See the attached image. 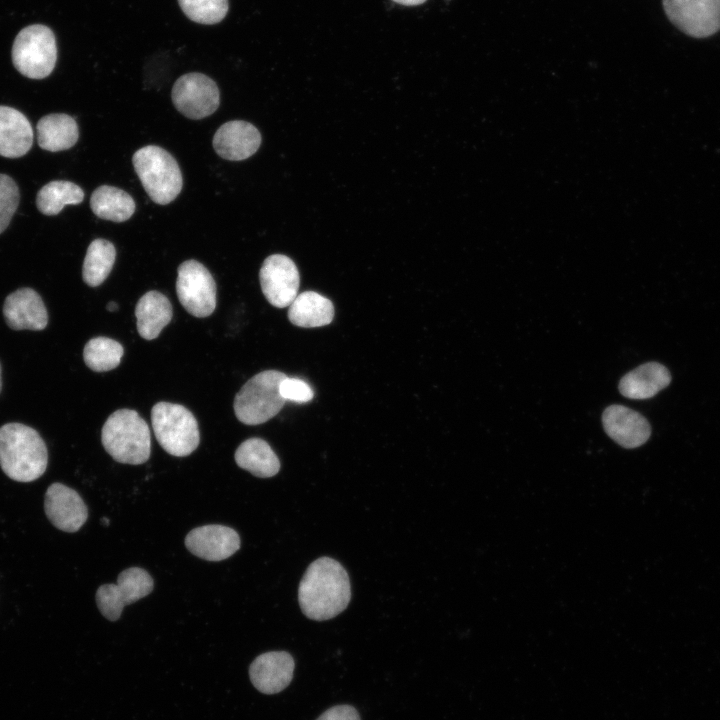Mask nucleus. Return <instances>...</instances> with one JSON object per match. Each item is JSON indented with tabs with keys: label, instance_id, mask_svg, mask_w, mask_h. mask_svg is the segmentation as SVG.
Listing matches in <instances>:
<instances>
[{
	"label": "nucleus",
	"instance_id": "nucleus-1",
	"mask_svg": "<svg viewBox=\"0 0 720 720\" xmlns=\"http://www.w3.org/2000/svg\"><path fill=\"white\" fill-rule=\"evenodd\" d=\"M351 599L348 574L336 560L321 557L312 562L298 588V600L309 619H331L346 609Z\"/></svg>",
	"mask_w": 720,
	"mask_h": 720
},
{
	"label": "nucleus",
	"instance_id": "nucleus-2",
	"mask_svg": "<svg viewBox=\"0 0 720 720\" xmlns=\"http://www.w3.org/2000/svg\"><path fill=\"white\" fill-rule=\"evenodd\" d=\"M47 464L46 444L35 429L16 422L0 427V467L10 479L32 482Z\"/></svg>",
	"mask_w": 720,
	"mask_h": 720
},
{
	"label": "nucleus",
	"instance_id": "nucleus-3",
	"mask_svg": "<svg viewBox=\"0 0 720 720\" xmlns=\"http://www.w3.org/2000/svg\"><path fill=\"white\" fill-rule=\"evenodd\" d=\"M101 441L106 452L119 463L139 465L150 457L149 426L134 410L112 413L102 427Z\"/></svg>",
	"mask_w": 720,
	"mask_h": 720
},
{
	"label": "nucleus",
	"instance_id": "nucleus-4",
	"mask_svg": "<svg viewBox=\"0 0 720 720\" xmlns=\"http://www.w3.org/2000/svg\"><path fill=\"white\" fill-rule=\"evenodd\" d=\"M133 166L150 199L160 205L172 202L181 192L182 173L175 158L165 149L148 145L132 157Z\"/></svg>",
	"mask_w": 720,
	"mask_h": 720
},
{
	"label": "nucleus",
	"instance_id": "nucleus-5",
	"mask_svg": "<svg viewBox=\"0 0 720 720\" xmlns=\"http://www.w3.org/2000/svg\"><path fill=\"white\" fill-rule=\"evenodd\" d=\"M286 377L280 371L266 370L249 379L234 399L237 419L246 425H258L276 416L285 403L280 384Z\"/></svg>",
	"mask_w": 720,
	"mask_h": 720
},
{
	"label": "nucleus",
	"instance_id": "nucleus-6",
	"mask_svg": "<svg viewBox=\"0 0 720 720\" xmlns=\"http://www.w3.org/2000/svg\"><path fill=\"white\" fill-rule=\"evenodd\" d=\"M151 421L158 443L170 455L188 456L198 447V423L186 407L158 402L152 407Z\"/></svg>",
	"mask_w": 720,
	"mask_h": 720
},
{
	"label": "nucleus",
	"instance_id": "nucleus-7",
	"mask_svg": "<svg viewBox=\"0 0 720 720\" xmlns=\"http://www.w3.org/2000/svg\"><path fill=\"white\" fill-rule=\"evenodd\" d=\"M15 68L31 79H42L53 71L57 60L56 39L50 28L31 25L19 32L12 48Z\"/></svg>",
	"mask_w": 720,
	"mask_h": 720
},
{
	"label": "nucleus",
	"instance_id": "nucleus-8",
	"mask_svg": "<svg viewBox=\"0 0 720 720\" xmlns=\"http://www.w3.org/2000/svg\"><path fill=\"white\" fill-rule=\"evenodd\" d=\"M176 293L185 310L199 318L216 308V284L208 269L196 260L182 262L177 270Z\"/></svg>",
	"mask_w": 720,
	"mask_h": 720
},
{
	"label": "nucleus",
	"instance_id": "nucleus-9",
	"mask_svg": "<svg viewBox=\"0 0 720 720\" xmlns=\"http://www.w3.org/2000/svg\"><path fill=\"white\" fill-rule=\"evenodd\" d=\"M152 590L150 574L142 568L130 567L119 574L116 584L101 585L95 598L101 614L110 621H116L126 605L147 596Z\"/></svg>",
	"mask_w": 720,
	"mask_h": 720
},
{
	"label": "nucleus",
	"instance_id": "nucleus-10",
	"mask_svg": "<svg viewBox=\"0 0 720 720\" xmlns=\"http://www.w3.org/2000/svg\"><path fill=\"white\" fill-rule=\"evenodd\" d=\"M171 97L175 108L185 117L194 120L213 114L220 102L216 83L198 72L179 77L173 85Z\"/></svg>",
	"mask_w": 720,
	"mask_h": 720
},
{
	"label": "nucleus",
	"instance_id": "nucleus-11",
	"mask_svg": "<svg viewBox=\"0 0 720 720\" xmlns=\"http://www.w3.org/2000/svg\"><path fill=\"white\" fill-rule=\"evenodd\" d=\"M670 22L694 38H706L720 30V0H662Z\"/></svg>",
	"mask_w": 720,
	"mask_h": 720
},
{
	"label": "nucleus",
	"instance_id": "nucleus-12",
	"mask_svg": "<svg viewBox=\"0 0 720 720\" xmlns=\"http://www.w3.org/2000/svg\"><path fill=\"white\" fill-rule=\"evenodd\" d=\"M259 279L267 301L278 308L290 306L297 296L300 277L295 263L288 256H268L260 269Z\"/></svg>",
	"mask_w": 720,
	"mask_h": 720
},
{
	"label": "nucleus",
	"instance_id": "nucleus-13",
	"mask_svg": "<svg viewBox=\"0 0 720 720\" xmlns=\"http://www.w3.org/2000/svg\"><path fill=\"white\" fill-rule=\"evenodd\" d=\"M44 510L48 520L59 530L78 531L88 518V509L80 495L72 488L51 484L45 493Z\"/></svg>",
	"mask_w": 720,
	"mask_h": 720
},
{
	"label": "nucleus",
	"instance_id": "nucleus-14",
	"mask_svg": "<svg viewBox=\"0 0 720 720\" xmlns=\"http://www.w3.org/2000/svg\"><path fill=\"white\" fill-rule=\"evenodd\" d=\"M186 548L208 561H221L240 548L238 533L227 526L210 524L191 530L185 538Z\"/></svg>",
	"mask_w": 720,
	"mask_h": 720
},
{
	"label": "nucleus",
	"instance_id": "nucleus-15",
	"mask_svg": "<svg viewBox=\"0 0 720 720\" xmlns=\"http://www.w3.org/2000/svg\"><path fill=\"white\" fill-rule=\"evenodd\" d=\"M295 662L286 651H270L256 657L249 668L254 687L264 694L284 690L293 678Z\"/></svg>",
	"mask_w": 720,
	"mask_h": 720
},
{
	"label": "nucleus",
	"instance_id": "nucleus-16",
	"mask_svg": "<svg viewBox=\"0 0 720 720\" xmlns=\"http://www.w3.org/2000/svg\"><path fill=\"white\" fill-rule=\"evenodd\" d=\"M607 435L624 448H636L650 437L651 427L647 419L628 407L611 405L602 415Z\"/></svg>",
	"mask_w": 720,
	"mask_h": 720
},
{
	"label": "nucleus",
	"instance_id": "nucleus-17",
	"mask_svg": "<svg viewBox=\"0 0 720 720\" xmlns=\"http://www.w3.org/2000/svg\"><path fill=\"white\" fill-rule=\"evenodd\" d=\"M3 314L13 330H43L48 314L40 295L31 288H20L9 294L4 302Z\"/></svg>",
	"mask_w": 720,
	"mask_h": 720
},
{
	"label": "nucleus",
	"instance_id": "nucleus-18",
	"mask_svg": "<svg viewBox=\"0 0 720 720\" xmlns=\"http://www.w3.org/2000/svg\"><path fill=\"white\" fill-rule=\"evenodd\" d=\"M260 144L259 130L243 120L224 123L213 137V147L216 153L230 161L247 159L258 150Z\"/></svg>",
	"mask_w": 720,
	"mask_h": 720
},
{
	"label": "nucleus",
	"instance_id": "nucleus-19",
	"mask_svg": "<svg viewBox=\"0 0 720 720\" xmlns=\"http://www.w3.org/2000/svg\"><path fill=\"white\" fill-rule=\"evenodd\" d=\"M670 382L671 375L665 366L658 362H648L625 374L618 388L626 398L643 400L655 396Z\"/></svg>",
	"mask_w": 720,
	"mask_h": 720
},
{
	"label": "nucleus",
	"instance_id": "nucleus-20",
	"mask_svg": "<svg viewBox=\"0 0 720 720\" xmlns=\"http://www.w3.org/2000/svg\"><path fill=\"white\" fill-rule=\"evenodd\" d=\"M33 143V130L20 111L0 106V155L18 158L25 155Z\"/></svg>",
	"mask_w": 720,
	"mask_h": 720
},
{
	"label": "nucleus",
	"instance_id": "nucleus-21",
	"mask_svg": "<svg viewBox=\"0 0 720 720\" xmlns=\"http://www.w3.org/2000/svg\"><path fill=\"white\" fill-rule=\"evenodd\" d=\"M172 315V305L164 294L158 291L145 293L135 307L139 335L146 340L157 338L170 323Z\"/></svg>",
	"mask_w": 720,
	"mask_h": 720
},
{
	"label": "nucleus",
	"instance_id": "nucleus-22",
	"mask_svg": "<svg viewBox=\"0 0 720 720\" xmlns=\"http://www.w3.org/2000/svg\"><path fill=\"white\" fill-rule=\"evenodd\" d=\"M38 145L47 151L67 150L75 145L79 137L78 125L74 118L63 113L42 117L37 123Z\"/></svg>",
	"mask_w": 720,
	"mask_h": 720
},
{
	"label": "nucleus",
	"instance_id": "nucleus-23",
	"mask_svg": "<svg viewBox=\"0 0 720 720\" xmlns=\"http://www.w3.org/2000/svg\"><path fill=\"white\" fill-rule=\"evenodd\" d=\"M333 317L332 302L314 291H305L297 295L288 310L290 322L304 328L328 325L332 322Z\"/></svg>",
	"mask_w": 720,
	"mask_h": 720
},
{
	"label": "nucleus",
	"instance_id": "nucleus-24",
	"mask_svg": "<svg viewBox=\"0 0 720 720\" xmlns=\"http://www.w3.org/2000/svg\"><path fill=\"white\" fill-rule=\"evenodd\" d=\"M237 465L259 478L276 475L280 461L270 445L263 439L250 438L242 442L235 452Z\"/></svg>",
	"mask_w": 720,
	"mask_h": 720
},
{
	"label": "nucleus",
	"instance_id": "nucleus-25",
	"mask_svg": "<svg viewBox=\"0 0 720 720\" xmlns=\"http://www.w3.org/2000/svg\"><path fill=\"white\" fill-rule=\"evenodd\" d=\"M90 206L93 213L104 220L124 222L135 212L133 198L124 190L109 186H99L91 195Z\"/></svg>",
	"mask_w": 720,
	"mask_h": 720
},
{
	"label": "nucleus",
	"instance_id": "nucleus-26",
	"mask_svg": "<svg viewBox=\"0 0 720 720\" xmlns=\"http://www.w3.org/2000/svg\"><path fill=\"white\" fill-rule=\"evenodd\" d=\"M116 257L114 245L105 239L93 240L87 248L82 267L84 282L96 287L102 284L110 274Z\"/></svg>",
	"mask_w": 720,
	"mask_h": 720
},
{
	"label": "nucleus",
	"instance_id": "nucleus-27",
	"mask_svg": "<svg viewBox=\"0 0 720 720\" xmlns=\"http://www.w3.org/2000/svg\"><path fill=\"white\" fill-rule=\"evenodd\" d=\"M83 190L73 182L56 180L44 185L36 197L38 210L44 215H57L68 204H80Z\"/></svg>",
	"mask_w": 720,
	"mask_h": 720
},
{
	"label": "nucleus",
	"instance_id": "nucleus-28",
	"mask_svg": "<svg viewBox=\"0 0 720 720\" xmlns=\"http://www.w3.org/2000/svg\"><path fill=\"white\" fill-rule=\"evenodd\" d=\"M122 345L107 337L89 340L83 350L85 364L95 372H106L116 368L123 356Z\"/></svg>",
	"mask_w": 720,
	"mask_h": 720
},
{
	"label": "nucleus",
	"instance_id": "nucleus-29",
	"mask_svg": "<svg viewBox=\"0 0 720 720\" xmlns=\"http://www.w3.org/2000/svg\"><path fill=\"white\" fill-rule=\"evenodd\" d=\"M184 14L200 24H216L228 12V0H178Z\"/></svg>",
	"mask_w": 720,
	"mask_h": 720
},
{
	"label": "nucleus",
	"instance_id": "nucleus-30",
	"mask_svg": "<svg viewBox=\"0 0 720 720\" xmlns=\"http://www.w3.org/2000/svg\"><path fill=\"white\" fill-rule=\"evenodd\" d=\"M19 189L8 175L0 174V234L8 227L19 204Z\"/></svg>",
	"mask_w": 720,
	"mask_h": 720
},
{
	"label": "nucleus",
	"instance_id": "nucleus-31",
	"mask_svg": "<svg viewBox=\"0 0 720 720\" xmlns=\"http://www.w3.org/2000/svg\"><path fill=\"white\" fill-rule=\"evenodd\" d=\"M280 393L285 401L306 403L312 400L314 392L303 380L286 377L280 384Z\"/></svg>",
	"mask_w": 720,
	"mask_h": 720
},
{
	"label": "nucleus",
	"instance_id": "nucleus-32",
	"mask_svg": "<svg viewBox=\"0 0 720 720\" xmlns=\"http://www.w3.org/2000/svg\"><path fill=\"white\" fill-rule=\"evenodd\" d=\"M317 720H360V716L353 706L344 704L329 708Z\"/></svg>",
	"mask_w": 720,
	"mask_h": 720
},
{
	"label": "nucleus",
	"instance_id": "nucleus-33",
	"mask_svg": "<svg viewBox=\"0 0 720 720\" xmlns=\"http://www.w3.org/2000/svg\"><path fill=\"white\" fill-rule=\"evenodd\" d=\"M395 3L405 6H416L425 3L427 0H392Z\"/></svg>",
	"mask_w": 720,
	"mask_h": 720
},
{
	"label": "nucleus",
	"instance_id": "nucleus-34",
	"mask_svg": "<svg viewBox=\"0 0 720 720\" xmlns=\"http://www.w3.org/2000/svg\"><path fill=\"white\" fill-rule=\"evenodd\" d=\"M107 310L110 312H114L118 309V304L114 301H111L107 304Z\"/></svg>",
	"mask_w": 720,
	"mask_h": 720
},
{
	"label": "nucleus",
	"instance_id": "nucleus-35",
	"mask_svg": "<svg viewBox=\"0 0 720 720\" xmlns=\"http://www.w3.org/2000/svg\"><path fill=\"white\" fill-rule=\"evenodd\" d=\"M102 523L105 524V525H108V524H109V521H108L107 518H102Z\"/></svg>",
	"mask_w": 720,
	"mask_h": 720
},
{
	"label": "nucleus",
	"instance_id": "nucleus-36",
	"mask_svg": "<svg viewBox=\"0 0 720 720\" xmlns=\"http://www.w3.org/2000/svg\"><path fill=\"white\" fill-rule=\"evenodd\" d=\"M1 388H2V380H1V365H0V391H1Z\"/></svg>",
	"mask_w": 720,
	"mask_h": 720
}]
</instances>
